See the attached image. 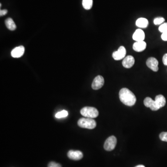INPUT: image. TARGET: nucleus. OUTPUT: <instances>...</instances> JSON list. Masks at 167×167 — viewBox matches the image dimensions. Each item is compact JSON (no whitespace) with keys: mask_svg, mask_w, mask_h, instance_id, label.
Here are the masks:
<instances>
[{"mask_svg":"<svg viewBox=\"0 0 167 167\" xmlns=\"http://www.w3.org/2000/svg\"><path fill=\"white\" fill-rule=\"evenodd\" d=\"M132 38L136 41H144L145 38V34L144 31H143L142 29H137L133 34Z\"/></svg>","mask_w":167,"mask_h":167,"instance_id":"obj_13","label":"nucleus"},{"mask_svg":"<svg viewBox=\"0 0 167 167\" xmlns=\"http://www.w3.org/2000/svg\"><path fill=\"white\" fill-rule=\"evenodd\" d=\"M158 29L159 31L162 33L165 32V31L167 30V23H163L159 27Z\"/></svg>","mask_w":167,"mask_h":167,"instance_id":"obj_20","label":"nucleus"},{"mask_svg":"<svg viewBox=\"0 0 167 167\" xmlns=\"http://www.w3.org/2000/svg\"><path fill=\"white\" fill-rule=\"evenodd\" d=\"M155 101L157 105L159 107L160 109L162 107H164L166 103V99L162 95L156 96Z\"/></svg>","mask_w":167,"mask_h":167,"instance_id":"obj_14","label":"nucleus"},{"mask_svg":"<svg viewBox=\"0 0 167 167\" xmlns=\"http://www.w3.org/2000/svg\"><path fill=\"white\" fill-rule=\"evenodd\" d=\"M67 156L70 159L78 161L82 158L83 155L80 151L70 150L67 153Z\"/></svg>","mask_w":167,"mask_h":167,"instance_id":"obj_9","label":"nucleus"},{"mask_svg":"<svg viewBox=\"0 0 167 167\" xmlns=\"http://www.w3.org/2000/svg\"><path fill=\"white\" fill-rule=\"evenodd\" d=\"M160 139L163 142H167V132H162L160 134Z\"/></svg>","mask_w":167,"mask_h":167,"instance_id":"obj_21","label":"nucleus"},{"mask_svg":"<svg viewBox=\"0 0 167 167\" xmlns=\"http://www.w3.org/2000/svg\"><path fill=\"white\" fill-rule=\"evenodd\" d=\"M162 39L164 41H167V30L165 32L162 33L161 35Z\"/></svg>","mask_w":167,"mask_h":167,"instance_id":"obj_23","label":"nucleus"},{"mask_svg":"<svg viewBox=\"0 0 167 167\" xmlns=\"http://www.w3.org/2000/svg\"><path fill=\"white\" fill-rule=\"evenodd\" d=\"M5 25L7 28L11 31H14L16 28V26L14 20L11 18H9L5 20Z\"/></svg>","mask_w":167,"mask_h":167,"instance_id":"obj_16","label":"nucleus"},{"mask_svg":"<svg viewBox=\"0 0 167 167\" xmlns=\"http://www.w3.org/2000/svg\"><path fill=\"white\" fill-rule=\"evenodd\" d=\"M120 101L125 105L132 106L136 102L137 98L134 93L128 89H121L119 93Z\"/></svg>","mask_w":167,"mask_h":167,"instance_id":"obj_1","label":"nucleus"},{"mask_svg":"<svg viewBox=\"0 0 167 167\" xmlns=\"http://www.w3.org/2000/svg\"><path fill=\"white\" fill-rule=\"evenodd\" d=\"M104 83H105V80L104 78L102 76L98 75L95 78L92 82V85H91L92 88L95 90L99 89L104 86Z\"/></svg>","mask_w":167,"mask_h":167,"instance_id":"obj_6","label":"nucleus"},{"mask_svg":"<svg viewBox=\"0 0 167 167\" xmlns=\"http://www.w3.org/2000/svg\"><path fill=\"white\" fill-rule=\"evenodd\" d=\"M146 43L144 41H136L133 45V49L135 51L141 52L145 49Z\"/></svg>","mask_w":167,"mask_h":167,"instance_id":"obj_12","label":"nucleus"},{"mask_svg":"<svg viewBox=\"0 0 167 167\" xmlns=\"http://www.w3.org/2000/svg\"><path fill=\"white\" fill-rule=\"evenodd\" d=\"M136 24L140 28H146L149 24V22L147 19L140 18L137 20Z\"/></svg>","mask_w":167,"mask_h":167,"instance_id":"obj_15","label":"nucleus"},{"mask_svg":"<svg viewBox=\"0 0 167 167\" xmlns=\"http://www.w3.org/2000/svg\"><path fill=\"white\" fill-rule=\"evenodd\" d=\"M135 63V59L132 56L128 55L123 59L122 62L123 66L126 68H130Z\"/></svg>","mask_w":167,"mask_h":167,"instance_id":"obj_11","label":"nucleus"},{"mask_svg":"<svg viewBox=\"0 0 167 167\" xmlns=\"http://www.w3.org/2000/svg\"><path fill=\"white\" fill-rule=\"evenodd\" d=\"M158 60L153 57L149 58L146 61L147 66L154 72H158Z\"/></svg>","mask_w":167,"mask_h":167,"instance_id":"obj_7","label":"nucleus"},{"mask_svg":"<svg viewBox=\"0 0 167 167\" xmlns=\"http://www.w3.org/2000/svg\"><path fill=\"white\" fill-rule=\"evenodd\" d=\"M162 61L164 65L167 66V54H165L162 58Z\"/></svg>","mask_w":167,"mask_h":167,"instance_id":"obj_24","label":"nucleus"},{"mask_svg":"<svg viewBox=\"0 0 167 167\" xmlns=\"http://www.w3.org/2000/svg\"><path fill=\"white\" fill-rule=\"evenodd\" d=\"M25 48L23 46H20L15 48L11 51V55L12 57L15 58H18L23 56L24 54Z\"/></svg>","mask_w":167,"mask_h":167,"instance_id":"obj_10","label":"nucleus"},{"mask_svg":"<svg viewBox=\"0 0 167 167\" xmlns=\"http://www.w3.org/2000/svg\"><path fill=\"white\" fill-rule=\"evenodd\" d=\"M68 113L66 110H63L61 112L57 113L55 115V117L57 119H61V118H65L68 116Z\"/></svg>","mask_w":167,"mask_h":167,"instance_id":"obj_18","label":"nucleus"},{"mask_svg":"<svg viewBox=\"0 0 167 167\" xmlns=\"http://www.w3.org/2000/svg\"><path fill=\"white\" fill-rule=\"evenodd\" d=\"M145 167V166L143 165H138V166H137L136 167Z\"/></svg>","mask_w":167,"mask_h":167,"instance_id":"obj_26","label":"nucleus"},{"mask_svg":"<svg viewBox=\"0 0 167 167\" xmlns=\"http://www.w3.org/2000/svg\"><path fill=\"white\" fill-rule=\"evenodd\" d=\"M126 54V49L123 46H121L118 50L114 52L112 54V57L115 60H120L125 57Z\"/></svg>","mask_w":167,"mask_h":167,"instance_id":"obj_5","label":"nucleus"},{"mask_svg":"<svg viewBox=\"0 0 167 167\" xmlns=\"http://www.w3.org/2000/svg\"><path fill=\"white\" fill-rule=\"evenodd\" d=\"M8 13V10L7 9L1 10H0V16H5Z\"/></svg>","mask_w":167,"mask_h":167,"instance_id":"obj_25","label":"nucleus"},{"mask_svg":"<svg viewBox=\"0 0 167 167\" xmlns=\"http://www.w3.org/2000/svg\"><path fill=\"white\" fill-rule=\"evenodd\" d=\"M144 105L146 107H149L152 111H156L160 109L157 105L155 101L153 100L151 98L147 97L144 100Z\"/></svg>","mask_w":167,"mask_h":167,"instance_id":"obj_8","label":"nucleus"},{"mask_svg":"<svg viewBox=\"0 0 167 167\" xmlns=\"http://www.w3.org/2000/svg\"><path fill=\"white\" fill-rule=\"evenodd\" d=\"M48 167H62L59 163H56L54 162H51L49 163Z\"/></svg>","mask_w":167,"mask_h":167,"instance_id":"obj_22","label":"nucleus"},{"mask_svg":"<svg viewBox=\"0 0 167 167\" xmlns=\"http://www.w3.org/2000/svg\"><path fill=\"white\" fill-rule=\"evenodd\" d=\"M165 19L163 17H157L154 20V23L155 25H159L162 24L163 23Z\"/></svg>","mask_w":167,"mask_h":167,"instance_id":"obj_19","label":"nucleus"},{"mask_svg":"<svg viewBox=\"0 0 167 167\" xmlns=\"http://www.w3.org/2000/svg\"><path fill=\"white\" fill-rule=\"evenodd\" d=\"M117 138L115 136H112L108 137L105 144H104V149L107 151H112L115 149L117 144Z\"/></svg>","mask_w":167,"mask_h":167,"instance_id":"obj_4","label":"nucleus"},{"mask_svg":"<svg viewBox=\"0 0 167 167\" xmlns=\"http://www.w3.org/2000/svg\"><path fill=\"white\" fill-rule=\"evenodd\" d=\"M80 113L84 117L90 119L97 118L99 114L97 109L92 107H84L81 110Z\"/></svg>","mask_w":167,"mask_h":167,"instance_id":"obj_3","label":"nucleus"},{"mask_svg":"<svg viewBox=\"0 0 167 167\" xmlns=\"http://www.w3.org/2000/svg\"><path fill=\"white\" fill-rule=\"evenodd\" d=\"M92 4H93L92 0H83V6L86 10L90 9L92 8Z\"/></svg>","mask_w":167,"mask_h":167,"instance_id":"obj_17","label":"nucleus"},{"mask_svg":"<svg viewBox=\"0 0 167 167\" xmlns=\"http://www.w3.org/2000/svg\"></svg>","mask_w":167,"mask_h":167,"instance_id":"obj_27","label":"nucleus"},{"mask_svg":"<svg viewBox=\"0 0 167 167\" xmlns=\"http://www.w3.org/2000/svg\"><path fill=\"white\" fill-rule=\"evenodd\" d=\"M78 124L80 127L88 129H93L96 126L95 121L90 118H81L78 121Z\"/></svg>","mask_w":167,"mask_h":167,"instance_id":"obj_2","label":"nucleus"}]
</instances>
